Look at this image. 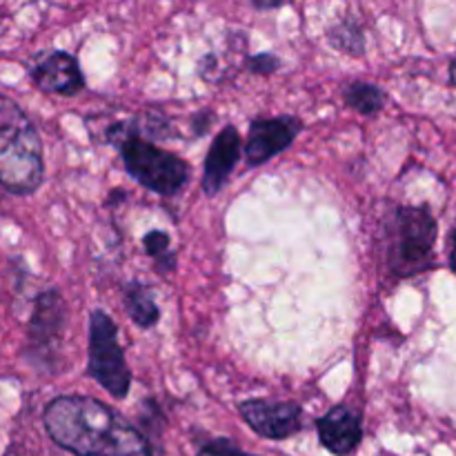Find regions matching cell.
<instances>
[{"label":"cell","mask_w":456,"mask_h":456,"mask_svg":"<svg viewBox=\"0 0 456 456\" xmlns=\"http://www.w3.org/2000/svg\"><path fill=\"white\" fill-rule=\"evenodd\" d=\"M43 423L49 439L74 456H154L138 428L94 396H56L45 408Z\"/></svg>","instance_id":"1"},{"label":"cell","mask_w":456,"mask_h":456,"mask_svg":"<svg viewBox=\"0 0 456 456\" xmlns=\"http://www.w3.org/2000/svg\"><path fill=\"white\" fill-rule=\"evenodd\" d=\"M43 181V141L20 105L0 92V187L29 196Z\"/></svg>","instance_id":"2"},{"label":"cell","mask_w":456,"mask_h":456,"mask_svg":"<svg viewBox=\"0 0 456 456\" xmlns=\"http://www.w3.org/2000/svg\"><path fill=\"white\" fill-rule=\"evenodd\" d=\"M105 138L118 150L129 176L145 190L159 196H176L190 181V165L142 136L136 120L114 123Z\"/></svg>","instance_id":"3"},{"label":"cell","mask_w":456,"mask_h":456,"mask_svg":"<svg viewBox=\"0 0 456 456\" xmlns=\"http://www.w3.org/2000/svg\"><path fill=\"white\" fill-rule=\"evenodd\" d=\"M386 263L396 279H412L435 267L439 223L428 205H396L383 223Z\"/></svg>","instance_id":"4"},{"label":"cell","mask_w":456,"mask_h":456,"mask_svg":"<svg viewBox=\"0 0 456 456\" xmlns=\"http://www.w3.org/2000/svg\"><path fill=\"white\" fill-rule=\"evenodd\" d=\"M87 374L114 399H125L129 395L132 372L118 343V328L102 310H94L89 316Z\"/></svg>","instance_id":"5"},{"label":"cell","mask_w":456,"mask_h":456,"mask_svg":"<svg viewBox=\"0 0 456 456\" xmlns=\"http://www.w3.org/2000/svg\"><path fill=\"white\" fill-rule=\"evenodd\" d=\"M67 325V305L58 289H45L36 297L27 332L25 356L45 372L56 370L58 352Z\"/></svg>","instance_id":"6"},{"label":"cell","mask_w":456,"mask_h":456,"mask_svg":"<svg viewBox=\"0 0 456 456\" xmlns=\"http://www.w3.org/2000/svg\"><path fill=\"white\" fill-rule=\"evenodd\" d=\"M239 412L263 439L283 441L303 430V408L294 401L248 399L240 401Z\"/></svg>","instance_id":"7"},{"label":"cell","mask_w":456,"mask_h":456,"mask_svg":"<svg viewBox=\"0 0 456 456\" xmlns=\"http://www.w3.org/2000/svg\"><path fill=\"white\" fill-rule=\"evenodd\" d=\"M303 129V120L297 116H274V118H256L249 123L248 141H245V159L248 165L258 167L288 150Z\"/></svg>","instance_id":"8"},{"label":"cell","mask_w":456,"mask_h":456,"mask_svg":"<svg viewBox=\"0 0 456 456\" xmlns=\"http://www.w3.org/2000/svg\"><path fill=\"white\" fill-rule=\"evenodd\" d=\"M319 441L334 456H347L359 448L363 439V419L352 405L338 403L330 408L323 417L316 419Z\"/></svg>","instance_id":"9"},{"label":"cell","mask_w":456,"mask_h":456,"mask_svg":"<svg viewBox=\"0 0 456 456\" xmlns=\"http://www.w3.org/2000/svg\"><path fill=\"white\" fill-rule=\"evenodd\" d=\"M240 154H243V141H240L239 129L234 125H227L216 134L214 142L209 145L208 156H205L203 181H200L205 196L212 199L225 187L227 178L239 165Z\"/></svg>","instance_id":"10"},{"label":"cell","mask_w":456,"mask_h":456,"mask_svg":"<svg viewBox=\"0 0 456 456\" xmlns=\"http://www.w3.org/2000/svg\"><path fill=\"white\" fill-rule=\"evenodd\" d=\"M36 87L45 94H58V96H76L85 89V76L80 71L78 61L69 52L47 53L40 58L29 71Z\"/></svg>","instance_id":"11"},{"label":"cell","mask_w":456,"mask_h":456,"mask_svg":"<svg viewBox=\"0 0 456 456\" xmlns=\"http://www.w3.org/2000/svg\"><path fill=\"white\" fill-rule=\"evenodd\" d=\"M123 303L132 323L138 328L150 330L159 323V303H156L154 292L141 281H129L127 285H123Z\"/></svg>","instance_id":"12"},{"label":"cell","mask_w":456,"mask_h":456,"mask_svg":"<svg viewBox=\"0 0 456 456\" xmlns=\"http://www.w3.org/2000/svg\"><path fill=\"white\" fill-rule=\"evenodd\" d=\"M343 98H346V105L350 107V110L359 111V114L363 116H372L383 110L387 96L381 87H377V85L354 80V83H350L346 87Z\"/></svg>","instance_id":"13"},{"label":"cell","mask_w":456,"mask_h":456,"mask_svg":"<svg viewBox=\"0 0 456 456\" xmlns=\"http://www.w3.org/2000/svg\"><path fill=\"white\" fill-rule=\"evenodd\" d=\"M328 43L338 52L347 53V56H361L365 52V36L363 29L356 20L346 18V20L337 22L328 29Z\"/></svg>","instance_id":"14"},{"label":"cell","mask_w":456,"mask_h":456,"mask_svg":"<svg viewBox=\"0 0 456 456\" xmlns=\"http://www.w3.org/2000/svg\"><path fill=\"white\" fill-rule=\"evenodd\" d=\"M142 248H145L147 256L154 261V265L165 274L176 267V252L172 249V239H169L167 232L150 230L142 239Z\"/></svg>","instance_id":"15"},{"label":"cell","mask_w":456,"mask_h":456,"mask_svg":"<svg viewBox=\"0 0 456 456\" xmlns=\"http://www.w3.org/2000/svg\"><path fill=\"white\" fill-rule=\"evenodd\" d=\"M196 456H256V454L243 452V450H239L232 441L227 439H214L209 441L208 445H203L200 452Z\"/></svg>","instance_id":"16"},{"label":"cell","mask_w":456,"mask_h":456,"mask_svg":"<svg viewBox=\"0 0 456 456\" xmlns=\"http://www.w3.org/2000/svg\"><path fill=\"white\" fill-rule=\"evenodd\" d=\"M248 67L252 74L258 76H270L274 74L276 69L281 67V61L274 56V53L265 52V53H256V56H249L248 58Z\"/></svg>","instance_id":"17"},{"label":"cell","mask_w":456,"mask_h":456,"mask_svg":"<svg viewBox=\"0 0 456 456\" xmlns=\"http://www.w3.org/2000/svg\"><path fill=\"white\" fill-rule=\"evenodd\" d=\"M448 263H450V270H452V274L456 276V223L448 236Z\"/></svg>","instance_id":"18"},{"label":"cell","mask_w":456,"mask_h":456,"mask_svg":"<svg viewBox=\"0 0 456 456\" xmlns=\"http://www.w3.org/2000/svg\"><path fill=\"white\" fill-rule=\"evenodd\" d=\"M252 7L258 9V12H267V9H281L283 3H252Z\"/></svg>","instance_id":"19"},{"label":"cell","mask_w":456,"mask_h":456,"mask_svg":"<svg viewBox=\"0 0 456 456\" xmlns=\"http://www.w3.org/2000/svg\"><path fill=\"white\" fill-rule=\"evenodd\" d=\"M450 83L456 87V56L452 58V62H450Z\"/></svg>","instance_id":"20"}]
</instances>
